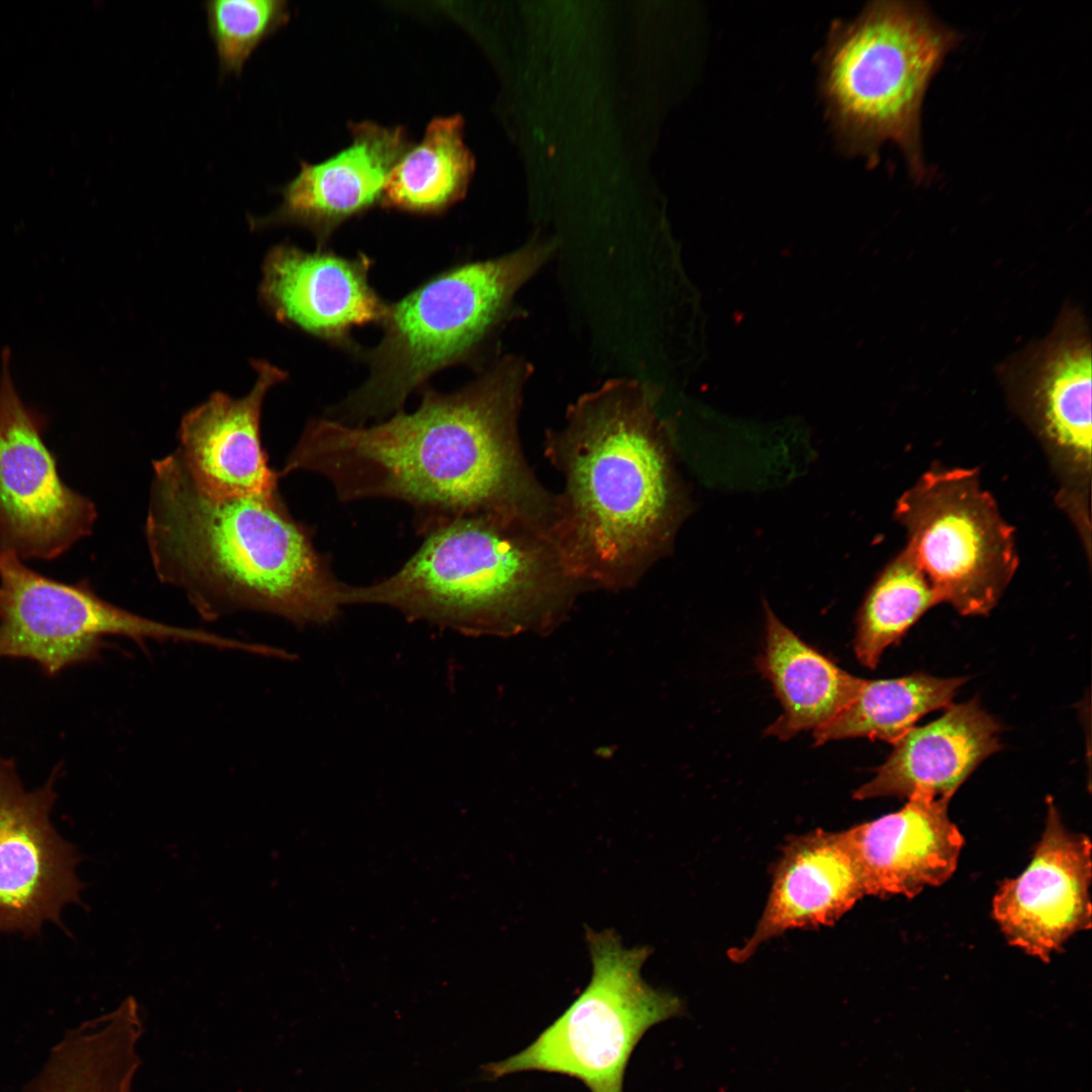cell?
Listing matches in <instances>:
<instances>
[{"instance_id":"7402d4cb","label":"cell","mask_w":1092,"mask_h":1092,"mask_svg":"<svg viewBox=\"0 0 1092 1092\" xmlns=\"http://www.w3.org/2000/svg\"><path fill=\"white\" fill-rule=\"evenodd\" d=\"M459 116L432 120L422 142L408 149L391 171L381 202L417 213H437L458 201L473 169Z\"/></svg>"},{"instance_id":"9a60e30c","label":"cell","mask_w":1092,"mask_h":1092,"mask_svg":"<svg viewBox=\"0 0 1092 1092\" xmlns=\"http://www.w3.org/2000/svg\"><path fill=\"white\" fill-rule=\"evenodd\" d=\"M408 149L400 127L355 124L347 148L317 164L302 162L299 173L280 189V206L252 218V226L298 224L325 242L342 222L382 200L391 171Z\"/></svg>"},{"instance_id":"8992f818","label":"cell","mask_w":1092,"mask_h":1092,"mask_svg":"<svg viewBox=\"0 0 1092 1092\" xmlns=\"http://www.w3.org/2000/svg\"><path fill=\"white\" fill-rule=\"evenodd\" d=\"M962 38L921 1H878L837 34L827 54L825 91L841 127L864 150L895 144L917 183L928 174L924 97Z\"/></svg>"},{"instance_id":"ac0fdd59","label":"cell","mask_w":1092,"mask_h":1092,"mask_svg":"<svg viewBox=\"0 0 1092 1092\" xmlns=\"http://www.w3.org/2000/svg\"><path fill=\"white\" fill-rule=\"evenodd\" d=\"M863 896L861 873L842 832L818 829L796 836L776 864L754 932L741 946L730 949L729 958L742 963L788 930L831 925Z\"/></svg>"},{"instance_id":"5bb4252c","label":"cell","mask_w":1092,"mask_h":1092,"mask_svg":"<svg viewBox=\"0 0 1092 1092\" xmlns=\"http://www.w3.org/2000/svg\"><path fill=\"white\" fill-rule=\"evenodd\" d=\"M370 267L365 255L345 258L279 245L265 260L261 296L281 322L347 346L353 328L380 323L386 311L368 281Z\"/></svg>"},{"instance_id":"d4e9b609","label":"cell","mask_w":1092,"mask_h":1092,"mask_svg":"<svg viewBox=\"0 0 1092 1092\" xmlns=\"http://www.w3.org/2000/svg\"><path fill=\"white\" fill-rule=\"evenodd\" d=\"M138 1071L121 1059L76 1058L42 1072L29 1092H133Z\"/></svg>"},{"instance_id":"6da1fadb","label":"cell","mask_w":1092,"mask_h":1092,"mask_svg":"<svg viewBox=\"0 0 1092 1092\" xmlns=\"http://www.w3.org/2000/svg\"><path fill=\"white\" fill-rule=\"evenodd\" d=\"M531 372L524 359L508 356L463 388L428 389L416 411L372 426L311 420L278 475L316 473L341 502H403L424 535L476 515L551 534L555 494L528 466L518 433Z\"/></svg>"},{"instance_id":"7c38bea8","label":"cell","mask_w":1092,"mask_h":1092,"mask_svg":"<svg viewBox=\"0 0 1092 1092\" xmlns=\"http://www.w3.org/2000/svg\"><path fill=\"white\" fill-rule=\"evenodd\" d=\"M1048 804L1028 867L1004 881L993 900V916L1008 942L1043 962L1091 927L1090 839L1069 831L1055 804Z\"/></svg>"},{"instance_id":"cb8c5ba5","label":"cell","mask_w":1092,"mask_h":1092,"mask_svg":"<svg viewBox=\"0 0 1092 1092\" xmlns=\"http://www.w3.org/2000/svg\"><path fill=\"white\" fill-rule=\"evenodd\" d=\"M203 8L221 76H240L253 53L289 18L282 0H213Z\"/></svg>"},{"instance_id":"7a4b0ae2","label":"cell","mask_w":1092,"mask_h":1092,"mask_svg":"<svg viewBox=\"0 0 1092 1092\" xmlns=\"http://www.w3.org/2000/svg\"><path fill=\"white\" fill-rule=\"evenodd\" d=\"M656 397L637 380L615 379L571 404L545 437L563 479L553 539L587 587L636 584L670 549L687 513L672 447Z\"/></svg>"},{"instance_id":"4fadbf2b","label":"cell","mask_w":1092,"mask_h":1092,"mask_svg":"<svg viewBox=\"0 0 1092 1092\" xmlns=\"http://www.w3.org/2000/svg\"><path fill=\"white\" fill-rule=\"evenodd\" d=\"M1020 412L1057 482L1056 503L1091 550V352L1083 340L1049 350Z\"/></svg>"},{"instance_id":"d6986e66","label":"cell","mask_w":1092,"mask_h":1092,"mask_svg":"<svg viewBox=\"0 0 1092 1092\" xmlns=\"http://www.w3.org/2000/svg\"><path fill=\"white\" fill-rule=\"evenodd\" d=\"M999 731L998 722L977 701L949 705L938 719L913 727L894 743L876 776L853 797L925 794L950 800L973 770L1001 748Z\"/></svg>"},{"instance_id":"e0dca14e","label":"cell","mask_w":1092,"mask_h":1092,"mask_svg":"<svg viewBox=\"0 0 1092 1092\" xmlns=\"http://www.w3.org/2000/svg\"><path fill=\"white\" fill-rule=\"evenodd\" d=\"M257 380L244 397L214 392L181 420L177 448L194 480L219 494H258L278 490V472L269 466L261 441V411L268 390L286 373L253 361Z\"/></svg>"},{"instance_id":"44dd1931","label":"cell","mask_w":1092,"mask_h":1092,"mask_svg":"<svg viewBox=\"0 0 1092 1092\" xmlns=\"http://www.w3.org/2000/svg\"><path fill=\"white\" fill-rule=\"evenodd\" d=\"M915 672L902 677L863 679L853 700L830 722L813 731L816 745L866 737L896 743L931 711L948 707L965 682Z\"/></svg>"},{"instance_id":"30bf717a","label":"cell","mask_w":1092,"mask_h":1092,"mask_svg":"<svg viewBox=\"0 0 1092 1092\" xmlns=\"http://www.w3.org/2000/svg\"><path fill=\"white\" fill-rule=\"evenodd\" d=\"M8 361L5 355L0 377V549L22 560H50L91 534L97 510L61 479Z\"/></svg>"},{"instance_id":"603a6c76","label":"cell","mask_w":1092,"mask_h":1092,"mask_svg":"<svg viewBox=\"0 0 1092 1092\" xmlns=\"http://www.w3.org/2000/svg\"><path fill=\"white\" fill-rule=\"evenodd\" d=\"M940 600L911 552L904 547L880 571L858 610L854 652L875 668L885 649Z\"/></svg>"},{"instance_id":"2e32d148","label":"cell","mask_w":1092,"mask_h":1092,"mask_svg":"<svg viewBox=\"0 0 1092 1092\" xmlns=\"http://www.w3.org/2000/svg\"><path fill=\"white\" fill-rule=\"evenodd\" d=\"M949 801L915 794L899 811L841 831L867 896L913 898L952 876L964 838L949 819Z\"/></svg>"},{"instance_id":"277c9868","label":"cell","mask_w":1092,"mask_h":1092,"mask_svg":"<svg viewBox=\"0 0 1092 1092\" xmlns=\"http://www.w3.org/2000/svg\"><path fill=\"white\" fill-rule=\"evenodd\" d=\"M393 574L346 585L344 604L381 605L468 635L546 632L587 586L552 536L526 522L476 515L427 533Z\"/></svg>"},{"instance_id":"5b68a950","label":"cell","mask_w":1092,"mask_h":1092,"mask_svg":"<svg viewBox=\"0 0 1092 1092\" xmlns=\"http://www.w3.org/2000/svg\"><path fill=\"white\" fill-rule=\"evenodd\" d=\"M552 253L530 243L499 258L449 269L387 304L383 336L365 354L369 376L340 404L331 420L353 426L401 412L434 373L474 353L502 320L519 288Z\"/></svg>"},{"instance_id":"9c48e42d","label":"cell","mask_w":1092,"mask_h":1092,"mask_svg":"<svg viewBox=\"0 0 1092 1092\" xmlns=\"http://www.w3.org/2000/svg\"><path fill=\"white\" fill-rule=\"evenodd\" d=\"M106 636L222 645L220 635L136 615L100 598L87 581L46 577L0 549V658L31 660L54 676L96 659Z\"/></svg>"},{"instance_id":"3957f363","label":"cell","mask_w":1092,"mask_h":1092,"mask_svg":"<svg viewBox=\"0 0 1092 1092\" xmlns=\"http://www.w3.org/2000/svg\"><path fill=\"white\" fill-rule=\"evenodd\" d=\"M145 534L156 576L205 620L256 611L324 625L345 606L346 583L278 490L208 491L177 450L153 462Z\"/></svg>"},{"instance_id":"52a82bcc","label":"cell","mask_w":1092,"mask_h":1092,"mask_svg":"<svg viewBox=\"0 0 1092 1092\" xmlns=\"http://www.w3.org/2000/svg\"><path fill=\"white\" fill-rule=\"evenodd\" d=\"M586 940L588 985L529 1046L486 1064V1077L541 1071L578 1079L590 1092H623L628 1061L643 1034L685 1012L678 996L643 980L646 946L627 948L612 930H587Z\"/></svg>"},{"instance_id":"ffe728a7","label":"cell","mask_w":1092,"mask_h":1092,"mask_svg":"<svg viewBox=\"0 0 1092 1092\" xmlns=\"http://www.w3.org/2000/svg\"><path fill=\"white\" fill-rule=\"evenodd\" d=\"M764 612L765 646L757 666L783 707L765 733L787 740L834 719L856 696L863 679L804 642L767 605Z\"/></svg>"},{"instance_id":"ba28073f","label":"cell","mask_w":1092,"mask_h":1092,"mask_svg":"<svg viewBox=\"0 0 1092 1092\" xmlns=\"http://www.w3.org/2000/svg\"><path fill=\"white\" fill-rule=\"evenodd\" d=\"M895 518L940 603L964 616L987 615L1010 584L1019 556L979 470L936 466L898 498Z\"/></svg>"},{"instance_id":"8fae6325","label":"cell","mask_w":1092,"mask_h":1092,"mask_svg":"<svg viewBox=\"0 0 1092 1092\" xmlns=\"http://www.w3.org/2000/svg\"><path fill=\"white\" fill-rule=\"evenodd\" d=\"M55 780L53 774L26 791L14 761L0 758V931L31 934L48 921L62 926L63 907L82 904L80 857L50 820Z\"/></svg>"}]
</instances>
